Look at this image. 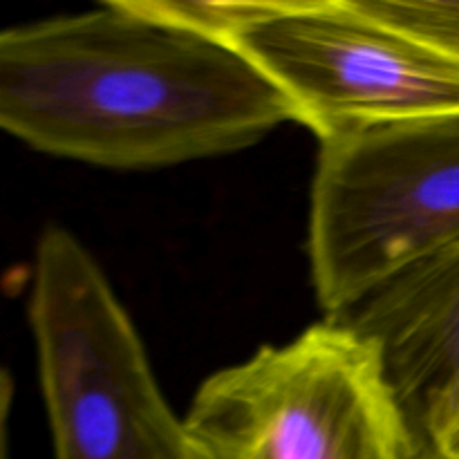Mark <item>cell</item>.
<instances>
[{"mask_svg": "<svg viewBox=\"0 0 459 459\" xmlns=\"http://www.w3.org/2000/svg\"><path fill=\"white\" fill-rule=\"evenodd\" d=\"M309 267L325 316L459 238V112L318 139Z\"/></svg>", "mask_w": 459, "mask_h": 459, "instance_id": "3957f363", "label": "cell"}, {"mask_svg": "<svg viewBox=\"0 0 459 459\" xmlns=\"http://www.w3.org/2000/svg\"><path fill=\"white\" fill-rule=\"evenodd\" d=\"M231 48L316 139L459 112V61L375 21L352 0H282Z\"/></svg>", "mask_w": 459, "mask_h": 459, "instance_id": "5b68a950", "label": "cell"}, {"mask_svg": "<svg viewBox=\"0 0 459 459\" xmlns=\"http://www.w3.org/2000/svg\"><path fill=\"white\" fill-rule=\"evenodd\" d=\"M296 121L229 45L112 0L0 30V130L48 155L164 169L254 146Z\"/></svg>", "mask_w": 459, "mask_h": 459, "instance_id": "6da1fadb", "label": "cell"}, {"mask_svg": "<svg viewBox=\"0 0 459 459\" xmlns=\"http://www.w3.org/2000/svg\"><path fill=\"white\" fill-rule=\"evenodd\" d=\"M13 403V379L0 366V459H9V417Z\"/></svg>", "mask_w": 459, "mask_h": 459, "instance_id": "9c48e42d", "label": "cell"}, {"mask_svg": "<svg viewBox=\"0 0 459 459\" xmlns=\"http://www.w3.org/2000/svg\"><path fill=\"white\" fill-rule=\"evenodd\" d=\"M327 318L377 352L415 459H439L459 421V238Z\"/></svg>", "mask_w": 459, "mask_h": 459, "instance_id": "8992f818", "label": "cell"}, {"mask_svg": "<svg viewBox=\"0 0 459 459\" xmlns=\"http://www.w3.org/2000/svg\"><path fill=\"white\" fill-rule=\"evenodd\" d=\"M31 269L27 314L54 459H191L184 420L83 242L49 224Z\"/></svg>", "mask_w": 459, "mask_h": 459, "instance_id": "7a4b0ae2", "label": "cell"}, {"mask_svg": "<svg viewBox=\"0 0 459 459\" xmlns=\"http://www.w3.org/2000/svg\"><path fill=\"white\" fill-rule=\"evenodd\" d=\"M143 13L186 30L200 39L229 45L233 39L281 7L282 0H130Z\"/></svg>", "mask_w": 459, "mask_h": 459, "instance_id": "52a82bcc", "label": "cell"}, {"mask_svg": "<svg viewBox=\"0 0 459 459\" xmlns=\"http://www.w3.org/2000/svg\"><path fill=\"white\" fill-rule=\"evenodd\" d=\"M184 429L191 459H415L377 352L327 316L202 381Z\"/></svg>", "mask_w": 459, "mask_h": 459, "instance_id": "277c9868", "label": "cell"}, {"mask_svg": "<svg viewBox=\"0 0 459 459\" xmlns=\"http://www.w3.org/2000/svg\"><path fill=\"white\" fill-rule=\"evenodd\" d=\"M375 21L459 61V3L435 0H352Z\"/></svg>", "mask_w": 459, "mask_h": 459, "instance_id": "ba28073f", "label": "cell"}, {"mask_svg": "<svg viewBox=\"0 0 459 459\" xmlns=\"http://www.w3.org/2000/svg\"><path fill=\"white\" fill-rule=\"evenodd\" d=\"M439 459H459V421H457L455 429H453V433L448 435Z\"/></svg>", "mask_w": 459, "mask_h": 459, "instance_id": "30bf717a", "label": "cell"}]
</instances>
